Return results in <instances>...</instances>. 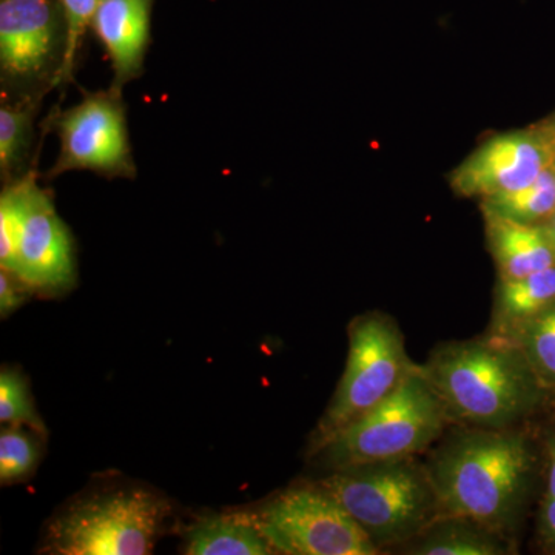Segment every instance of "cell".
Instances as JSON below:
<instances>
[{
	"label": "cell",
	"instance_id": "obj_1",
	"mask_svg": "<svg viewBox=\"0 0 555 555\" xmlns=\"http://www.w3.org/2000/svg\"><path fill=\"white\" fill-rule=\"evenodd\" d=\"M529 451L516 434H465L441 449L429 478L438 506L485 529L502 528L516 513L529 474Z\"/></svg>",
	"mask_w": 555,
	"mask_h": 555
},
{
	"label": "cell",
	"instance_id": "obj_2",
	"mask_svg": "<svg viewBox=\"0 0 555 555\" xmlns=\"http://www.w3.org/2000/svg\"><path fill=\"white\" fill-rule=\"evenodd\" d=\"M449 414L492 429L531 408L534 386L521 358L486 343L449 346L426 369Z\"/></svg>",
	"mask_w": 555,
	"mask_h": 555
},
{
	"label": "cell",
	"instance_id": "obj_3",
	"mask_svg": "<svg viewBox=\"0 0 555 555\" xmlns=\"http://www.w3.org/2000/svg\"><path fill=\"white\" fill-rule=\"evenodd\" d=\"M448 414L426 369L412 366L386 400L323 447L327 462L339 470L406 460L440 436Z\"/></svg>",
	"mask_w": 555,
	"mask_h": 555
},
{
	"label": "cell",
	"instance_id": "obj_4",
	"mask_svg": "<svg viewBox=\"0 0 555 555\" xmlns=\"http://www.w3.org/2000/svg\"><path fill=\"white\" fill-rule=\"evenodd\" d=\"M406 460L339 469L321 481L377 546L418 532L438 505L429 476Z\"/></svg>",
	"mask_w": 555,
	"mask_h": 555
},
{
	"label": "cell",
	"instance_id": "obj_5",
	"mask_svg": "<svg viewBox=\"0 0 555 555\" xmlns=\"http://www.w3.org/2000/svg\"><path fill=\"white\" fill-rule=\"evenodd\" d=\"M167 514L163 499L141 489L94 496L54 521L49 547L62 555L149 554Z\"/></svg>",
	"mask_w": 555,
	"mask_h": 555
},
{
	"label": "cell",
	"instance_id": "obj_6",
	"mask_svg": "<svg viewBox=\"0 0 555 555\" xmlns=\"http://www.w3.org/2000/svg\"><path fill=\"white\" fill-rule=\"evenodd\" d=\"M411 367L403 338L390 318L375 313L357 320L350 327L345 375L318 427L320 448L386 400Z\"/></svg>",
	"mask_w": 555,
	"mask_h": 555
},
{
	"label": "cell",
	"instance_id": "obj_7",
	"mask_svg": "<svg viewBox=\"0 0 555 555\" xmlns=\"http://www.w3.org/2000/svg\"><path fill=\"white\" fill-rule=\"evenodd\" d=\"M275 553L375 555L378 546L323 489H291L251 514Z\"/></svg>",
	"mask_w": 555,
	"mask_h": 555
},
{
	"label": "cell",
	"instance_id": "obj_8",
	"mask_svg": "<svg viewBox=\"0 0 555 555\" xmlns=\"http://www.w3.org/2000/svg\"><path fill=\"white\" fill-rule=\"evenodd\" d=\"M53 127L61 149L49 178L73 170H90L105 178L137 175L122 90L109 86L87 93L79 104L57 113Z\"/></svg>",
	"mask_w": 555,
	"mask_h": 555
},
{
	"label": "cell",
	"instance_id": "obj_9",
	"mask_svg": "<svg viewBox=\"0 0 555 555\" xmlns=\"http://www.w3.org/2000/svg\"><path fill=\"white\" fill-rule=\"evenodd\" d=\"M67 47L60 0H0V69L14 87H54Z\"/></svg>",
	"mask_w": 555,
	"mask_h": 555
},
{
	"label": "cell",
	"instance_id": "obj_10",
	"mask_svg": "<svg viewBox=\"0 0 555 555\" xmlns=\"http://www.w3.org/2000/svg\"><path fill=\"white\" fill-rule=\"evenodd\" d=\"M550 164L551 150L537 134H500L459 167L454 185L465 195H506L531 185Z\"/></svg>",
	"mask_w": 555,
	"mask_h": 555
},
{
	"label": "cell",
	"instance_id": "obj_11",
	"mask_svg": "<svg viewBox=\"0 0 555 555\" xmlns=\"http://www.w3.org/2000/svg\"><path fill=\"white\" fill-rule=\"evenodd\" d=\"M13 275L27 286L51 292L65 291L75 281V258L67 225L38 182L33 185L28 199Z\"/></svg>",
	"mask_w": 555,
	"mask_h": 555
},
{
	"label": "cell",
	"instance_id": "obj_12",
	"mask_svg": "<svg viewBox=\"0 0 555 555\" xmlns=\"http://www.w3.org/2000/svg\"><path fill=\"white\" fill-rule=\"evenodd\" d=\"M155 0H102L91 30L113 68L112 87L122 90L144 72Z\"/></svg>",
	"mask_w": 555,
	"mask_h": 555
},
{
	"label": "cell",
	"instance_id": "obj_13",
	"mask_svg": "<svg viewBox=\"0 0 555 555\" xmlns=\"http://www.w3.org/2000/svg\"><path fill=\"white\" fill-rule=\"evenodd\" d=\"M492 246L505 280L528 276L555 266V248L550 232L528 222L494 218Z\"/></svg>",
	"mask_w": 555,
	"mask_h": 555
},
{
	"label": "cell",
	"instance_id": "obj_14",
	"mask_svg": "<svg viewBox=\"0 0 555 555\" xmlns=\"http://www.w3.org/2000/svg\"><path fill=\"white\" fill-rule=\"evenodd\" d=\"M192 555H268L275 551L248 514L204 518L189 532L184 547Z\"/></svg>",
	"mask_w": 555,
	"mask_h": 555
},
{
	"label": "cell",
	"instance_id": "obj_15",
	"mask_svg": "<svg viewBox=\"0 0 555 555\" xmlns=\"http://www.w3.org/2000/svg\"><path fill=\"white\" fill-rule=\"evenodd\" d=\"M43 91H28L16 100L0 104V175L5 184L21 178L30 149L33 119L38 113Z\"/></svg>",
	"mask_w": 555,
	"mask_h": 555
},
{
	"label": "cell",
	"instance_id": "obj_16",
	"mask_svg": "<svg viewBox=\"0 0 555 555\" xmlns=\"http://www.w3.org/2000/svg\"><path fill=\"white\" fill-rule=\"evenodd\" d=\"M35 182V170L28 171L5 184L0 196V266L10 273L16 269L17 248Z\"/></svg>",
	"mask_w": 555,
	"mask_h": 555
},
{
	"label": "cell",
	"instance_id": "obj_17",
	"mask_svg": "<svg viewBox=\"0 0 555 555\" xmlns=\"http://www.w3.org/2000/svg\"><path fill=\"white\" fill-rule=\"evenodd\" d=\"M492 217L532 222L546 217L555 208V169L543 170L528 188L488 198Z\"/></svg>",
	"mask_w": 555,
	"mask_h": 555
},
{
	"label": "cell",
	"instance_id": "obj_18",
	"mask_svg": "<svg viewBox=\"0 0 555 555\" xmlns=\"http://www.w3.org/2000/svg\"><path fill=\"white\" fill-rule=\"evenodd\" d=\"M555 301V266L516 280L503 281L500 309L509 320L535 317Z\"/></svg>",
	"mask_w": 555,
	"mask_h": 555
},
{
	"label": "cell",
	"instance_id": "obj_19",
	"mask_svg": "<svg viewBox=\"0 0 555 555\" xmlns=\"http://www.w3.org/2000/svg\"><path fill=\"white\" fill-rule=\"evenodd\" d=\"M420 555H495L503 554V547L494 540L489 539L483 532L473 528L441 529L420 543L412 551Z\"/></svg>",
	"mask_w": 555,
	"mask_h": 555
},
{
	"label": "cell",
	"instance_id": "obj_20",
	"mask_svg": "<svg viewBox=\"0 0 555 555\" xmlns=\"http://www.w3.org/2000/svg\"><path fill=\"white\" fill-rule=\"evenodd\" d=\"M525 353L547 379L555 382V301L529 318L524 331Z\"/></svg>",
	"mask_w": 555,
	"mask_h": 555
},
{
	"label": "cell",
	"instance_id": "obj_21",
	"mask_svg": "<svg viewBox=\"0 0 555 555\" xmlns=\"http://www.w3.org/2000/svg\"><path fill=\"white\" fill-rule=\"evenodd\" d=\"M101 2L102 0H60L65 22H67V47H65L64 62L54 87L67 83L73 78L80 46L93 24L94 14L100 9Z\"/></svg>",
	"mask_w": 555,
	"mask_h": 555
},
{
	"label": "cell",
	"instance_id": "obj_22",
	"mask_svg": "<svg viewBox=\"0 0 555 555\" xmlns=\"http://www.w3.org/2000/svg\"><path fill=\"white\" fill-rule=\"evenodd\" d=\"M39 459V449L30 434L17 426L0 434V480L2 483L30 476Z\"/></svg>",
	"mask_w": 555,
	"mask_h": 555
},
{
	"label": "cell",
	"instance_id": "obj_23",
	"mask_svg": "<svg viewBox=\"0 0 555 555\" xmlns=\"http://www.w3.org/2000/svg\"><path fill=\"white\" fill-rule=\"evenodd\" d=\"M0 422L2 425H27L42 430V422L33 408L24 378L10 369H3L0 374Z\"/></svg>",
	"mask_w": 555,
	"mask_h": 555
},
{
	"label": "cell",
	"instance_id": "obj_24",
	"mask_svg": "<svg viewBox=\"0 0 555 555\" xmlns=\"http://www.w3.org/2000/svg\"><path fill=\"white\" fill-rule=\"evenodd\" d=\"M20 283H22L20 278L2 269L0 272V313L2 317L10 315L24 302Z\"/></svg>",
	"mask_w": 555,
	"mask_h": 555
},
{
	"label": "cell",
	"instance_id": "obj_25",
	"mask_svg": "<svg viewBox=\"0 0 555 555\" xmlns=\"http://www.w3.org/2000/svg\"><path fill=\"white\" fill-rule=\"evenodd\" d=\"M543 525H545L546 534L555 542V499H550V496L543 507Z\"/></svg>",
	"mask_w": 555,
	"mask_h": 555
},
{
	"label": "cell",
	"instance_id": "obj_26",
	"mask_svg": "<svg viewBox=\"0 0 555 555\" xmlns=\"http://www.w3.org/2000/svg\"><path fill=\"white\" fill-rule=\"evenodd\" d=\"M547 496L555 499V444L551 449L550 474H547Z\"/></svg>",
	"mask_w": 555,
	"mask_h": 555
},
{
	"label": "cell",
	"instance_id": "obj_27",
	"mask_svg": "<svg viewBox=\"0 0 555 555\" xmlns=\"http://www.w3.org/2000/svg\"><path fill=\"white\" fill-rule=\"evenodd\" d=\"M551 241H553V246L555 248V221L553 222V228L550 230Z\"/></svg>",
	"mask_w": 555,
	"mask_h": 555
}]
</instances>
